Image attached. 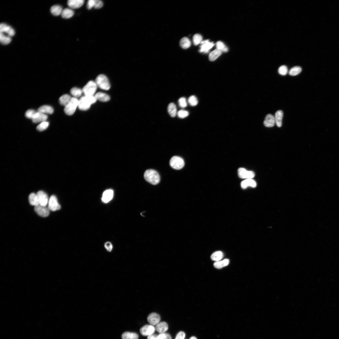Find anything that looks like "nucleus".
<instances>
[{"label": "nucleus", "instance_id": "ea45409f", "mask_svg": "<svg viewBox=\"0 0 339 339\" xmlns=\"http://www.w3.org/2000/svg\"><path fill=\"white\" fill-rule=\"evenodd\" d=\"M177 114L179 118L181 119H184L188 116L189 113L187 111L181 110L177 112Z\"/></svg>", "mask_w": 339, "mask_h": 339}, {"label": "nucleus", "instance_id": "8fccbe9b", "mask_svg": "<svg viewBox=\"0 0 339 339\" xmlns=\"http://www.w3.org/2000/svg\"><path fill=\"white\" fill-rule=\"evenodd\" d=\"M185 337V333L183 331H180L177 334L175 339H184Z\"/></svg>", "mask_w": 339, "mask_h": 339}, {"label": "nucleus", "instance_id": "dca6fc26", "mask_svg": "<svg viewBox=\"0 0 339 339\" xmlns=\"http://www.w3.org/2000/svg\"><path fill=\"white\" fill-rule=\"evenodd\" d=\"M47 118V116L45 114L38 111L32 120L34 123H37L46 121Z\"/></svg>", "mask_w": 339, "mask_h": 339}, {"label": "nucleus", "instance_id": "a878e982", "mask_svg": "<svg viewBox=\"0 0 339 339\" xmlns=\"http://www.w3.org/2000/svg\"><path fill=\"white\" fill-rule=\"evenodd\" d=\"M283 116V113L281 110H278L276 113L275 118L276 123L278 127L282 125V120Z\"/></svg>", "mask_w": 339, "mask_h": 339}, {"label": "nucleus", "instance_id": "473e14b6", "mask_svg": "<svg viewBox=\"0 0 339 339\" xmlns=\"http://www.w3.org/2000/svg\"><path fill=\"white\" fill-rule=\"evenodd\" d=\"M71 94L74 96V98H78L82 95L83 90L77 87L72 88L70 91Z\"/></svg>", "mask_w": 339, "mask_h": 339}, {"label": "nucleus", "instance_id": "a211bd4d", "mask_svg": "<svg viewBox=\"0 0 339 339\" xmlns=\"http://www.w3.org/2000/svg\"><path fill=\"white\" fill-rule=\"evenodd\" d=\"M114 196V191L111 189L105 191L103 193L102 200L105 203H107L110 201Z\"/></svg>", "mask_w": 339, "mask_h": 339}, {"label": "nucleus", "instance_id": "603ef678", "mask_svg": "<svg viewBox=\"0 0 339 339\" xmlns=\"http://www.w3.org/2000/svg\"><path fill=\"white\" fill-rule=\"evenodd\" d=\"M189 339H197L196 337L194 336H193L191 337Z\"/></svg>", "mask_w": 339, "mask_h": 339}, {"label": "nucleus", "instance_id": "cd10ccee", "mask_svg": "<svg viewBox=\"0 0 339 339\" xmlns=\"http://www.w3.org/2000/svg\"><path fill=\"white\" fill-rule=\"evenodd\" d=\"M168 111L169 114L172 118L175 117L177 114V108L175 104L173 103H171L169 105L168 107Z\"/></svg>", "mask_w": 339, "mask_h": 339}, {"label": "nucleus", "instance_id": "7c9ffc66", "mask_svg": "<svg viewBox=\"0 0 339 339\" xmlns=\"http://www.w3.org/2000/svg\"><path fill=\"white\" fill-rule=\"evenodd\" d=\"M63 10L62 7L59 5H54L52 6L50 9L51 13L56 16L61 14Z\"/></svg>", "mask_w": 339, "mask_h": 339}, {"label": "nucleus", "instance_id": "6e6552de", "mask_svg": "<svg viewBox=\"0 0 339 339\" xmlns=\"http://www.w3.org/2000/svg\"><path fill=\"white\" fill-rule=\"evenodd\" d=\"M34 211L39 216L43 217H46L49 216L50 211L48 207L40 204L35 207Z\"/></svg>", "mask_w": 339, "mask_h": 339}, {"label": "nucleus", "instance_id": "2f4dec72", "mask_svg": "<svg viewBox=\"0 0 339 339\" xmlns=\"http://www.w3.org/2000/svg\"><path fill=\"white\" fill-rule=\"evenodd\" d=\"M229 263V260L227 259L221 261H217L214 264V265L216 268L220 269L228 266Z\"/></svg>", "mask_w": 339, "mask_h": 339}, {"label": "nucleus", "instance_id": "423d86ee", "mask_svg": "<svg viewBox=\"0 0 339 339\" xmlns=\"http://www.w3.org/2000/svg\"><path fill=\"white\" fill-rule=\"evenodd\" d=\"M97 87L95 82L90 81L83 88V92L85 95H93L96 91Z\"/></svg>", "mask_w": 339, "mask_h": 339}, {"label": "nucleus", "instance_id": "de8ad7c7", "mask_svg": "<svg viewBox=\"0 0 339 339\" xmlns=\"http://www.w3.org/2000/svg\"><path fill=\"white\" fill-rule=\"evenodd\" d=\"M95 0H89L87 2V7L89 10L91 9L94 7Z\"/></svg>", "mask_w": 339, "mask_h": 339}, {"label": "nucleus", "instance_id": "5701e85b", "mask_svg": "<svg viewBox=\"0 0 339 339\" xmlns=\"http://www.w3.org/2000/svg\"><path fill=\"white\" fill-rule=\"evenodd\" d=\"M38 111L45 114H46L51 115L53 114L54 110L53 107L50 106L44 105L39 107Z\"/></svg>", "mask_w": 339, "mask_h": 339}, {"label": "nucleus", "instance_id": "f257e3e1", "mask_svg": "<svg viewBox=\"0 0 339 339\" xmlns=\"http://www.w3.org/2000/svg\"><path fill=\"white\" fill-rule=\"evenodd\" d=\"M97 100L95 96L93 95L82 96L79 100L78 107L81 110H87L90 108L91 105L95 103Z\"/></svg>", "mask_w": 339, "mask_h": 339}, {"label": "nucleus", "instance_id": "bb28decb", "mask_svg": "<svg viewBox=\"0 0 339 339\" xmlns=\"http://www.w3.org/2000/svg\"><path fill=\"white\" fill-rule=\"evenodd\" d=\"M122 339H138L139 335L135 333L126 332L122 335Z\"/></svg>", "mask_w": 339, "mask_h": 339}, {"label": "nucleus", "instance_id": "a18cd8bd", "mask_svg": "<svg viewBox=\"0 0 339 339\" xmlns=\"http://www.w3.org/2000/svg\"><path fill=\"white\" fill-rule=\"evenodd\" d=\"M216 44V49L220 50L221 52L226 47L224 44L220 41L217 42Z\"/></svg>", "mask_w": 339, "mask_h": 339}, {"label": "nucleus", "instance_id": "c9c22d12", "mask_svg": "<svg viewBox=\"0 0 339 339\" xmlns=\"http://www.w3.org/2000/svg\"><path fill=\"white\" fill-rule=\"evenodd\" d=\"M301 68L299 67H295L292 68L289 71V74L292 76H296L299 74L301 71Z\"/></svg>", "mask_w": 339, "mask_h": 339}, {"label": "nucleus", "instance_id": "72a5a7b5", "mask_svg": "<svg viewBox=\"0 0 339 339\" xmlns=\"http://www.w3.org/2000/svg\"><path fill=\"white\" fill-rule=\"evenodd\" d=\"M11 41L10 37L6 36L3 33H0V41L4 45H7L10 43Z\"/></svg>", "mask_w": 339, "mask_h": 339}, {"label": "nucleus", "instance_id": "e433bc0d", "mask_svg": "<svg viewBox=\"0 0 339 339\" xmlns=\"http://www.w3.org/2000/svg\"><path fill=\"white\" fill-rule=\"evenodd\" d=\"M49 125V123L46 121L41 123L37 127V130L42 131L45 130Z\"/></svg>", "mask_w": 339, "mask_h": 339}, {"label": "nucleus", "instance_id": "f8f14e48", "mask_svg": "<svg viewBox=\"0 0 339 339\" xmlns=\"http://www.w3.org/2000/svg\"><path fill=\"white\" fill-rule=\"evenodd\" d=\"M0 33H6L10 37H13L15 34V31L12 27L4 23H1L0 25Z\"/></svg>", "mask_w": 339, "mask_h": 339}, {"label": "nucleus", "instance_id": "49530a36", "mask_svg": "<svg viewBox=\"0 0 339 339\" xmlns=\"http://www.w3.org/2000/svg\"><path fill=\"white\" fill-rule=\"evenodd\" d=\"M103 6V2L100 0H95V4L94 8L95 9H99Z\"/></svg>", "mask_w": 339, "mask_h": 339}, {"label": "nucleus", "instance_id": "79ce46f5", "mask_svg": "<svg viewBox=\"0 0 339 339\" xmlns=\"http://www.w3.org/2000/svg\"><path fill=\"white\" fill-rule=\"evenodd\" d=\"M288 72V70L287 67L285 66H281L279 69L278 72L281 75H286Z\"/></svg>", "mask_w": 339, "mask_h": 339}, {"label": "nucleus", "instance_id": "7ed1b4c3", "mask_svg": "<svg viewBox=\"0 0 339 339\" xmlns=\"http://www.w3.org/2000/svg\"><path fill=\"white\" fill-rule=\"evenodd\" d=\"M95 83L100 88L108 90L110 88V85L107 77L104 75L101 74L96 77Z\"/></svg>", "mask_w": 339, "mask_h": 339}, {"label": "nucleus", "instance_id": "58836bf2", "mask_svg": "<svg viewBox=\"0 0 339 339\" xmlns=\"http://www.w3.org/2000/svg\"><path fill=\"white\" fill-rule=\"evenodd\" d=\"M188 102L191 106H195L198 104V101L196 97L193 95L190 96L189 98Z\"/></svg>", "mask_w": 339, "mask_h": 339}, {"label": "nucleus", "instance_id": "f704fd0d", "mask_svg": "<svg viewBox=\"0 0 339 339\" xmlns=\"http://www.w3.org/2000/svg\"><path fill=\"white\" fill-rule=\"evenodd\" d=\"M223 256V253L221 252L217 251L212 254L211 258L212 260L217 262L221 260Z\"/></svg>", "mask_w": 339, "mask_h": 339}, {"label": "nucleus", "instance_id": "9d476101", "mask_svg": "<svg viewBox=\"0 0 339 339\" xmlns=\"http://www.w3.org/2000/svg\"><path fill=\"white\" fill-rule=\"evenodd\" d=\"M200 43L201 45L199 52L205 53H208L215 45L213 42H210L209 40L202 41Z\"/></svg>", "mask_w": 339, "mask_h": 339}, {"label": "nucleus", "instance_id": "b1692460", "mask_svg": "<svg viewBox=\"0 0 339 339\" xmlns=\"http://www.w3.org/2000/svg\"><path fill=\"white\" fill-rule=\"evenodd\" d=\"M95 96L97 100L102 102H107L110 99V97L108 95L101 92L97 93Z\"/></svg>", "mask_w": 339, "mask_h": 339}, {"label": "nucleus", "instance_id": "aec40b11", "mask_svg": "<svg viewBox=\"0 0 339 339\" xmlns=\"http://www.w3.org/2000/svg\"><path fill=\"white\" fill-rule=\"evenodd\" d=\"M29 202L31 205L37 206L39 204V199L37 194L32 193L29 196Z\"/></svg>", "mask_w": 339, "mask_h": 339}, {"label": "nucleus", "instance_id": "39448f33", "mask_svg": "<svg viewBox=\"0 0 339 339\" xmlns=\"http://www.w3.org/2000/svg\"><path fill=\"white\" fill-rule=\"evenodd\" d=\"M170 164L174 169L179 170L182 169L185 165L184 160L181 157L178 156H174L170 161Z\"/></svg>", "mask_w": 339, "mask_h": 339}, {"label": "nucleus", "instance_id": "ddd939ff", "mask_svg": "<svg viewBox=\"0 0 339 339\" xmlns=\"http://www.w3.org/2000/svg\"><path fill=\"white\" fill-rule=\"evenodd\" d=\"M37 194L38 197L39 204L46 206L49 200L46 193L43 191H40Z\"/></svg>", "mask_w": 339, "mask_h": 339}, {"label": "nucleus", "instance_id": "f3484780", "mask_svg": "<svg viewBox=\"0 0 339 339\" xmlns=\"http://www.w3.org/2000/svg\"><path fill=\"white\" fill-rule=\"evenodd\" d=\"M155 328V331L159 334L166 333L168 329V324L165 322H160Z\"/></svg>", "mask_w": 339, "mask_h": 339}, {"label": "nucleus", "instance_id": "c85d7f7f", "mask_svg": "<svg viewBox=\"0 0 339 339\" xmlns=\"http://www.w3.org/2000/svg\"><path fill=\"white\" fill-rule=\"evenodd\" d=\"M222 52L220 50L216 49L209 54V59L211 61L216 60L222 54Z\"/></svg>", "mask_w": 339, "mask_h": 339}, {"label": "nucleus", "instance_id": "4be33fe9", "mask_svg": "<svg viewBox=\"0 0 339 339\" xmlns=\"http://www.w3.org/2000/svg\"><path fill=\"white\" fill-rule=\"evenodd\" d=\"M71 99L72 98L69 95L65 94L60 97L59 102L61 105L65 107L70 103Z\"/></svg>", "mask_w": 339, "mask_h": 339}, {"label": "nucleus", "instance_id": "c756f323", "mask_svg": "<svg viewBox=\"0 0 339 339\" xmlns=\"http://www.w3.org/2000/svg\"><path fill=\"white\" fill-rule=\"evenodd\" d=\"M180 45L183 49H187L190 46L191 42L188 38L184 37L180 40Z\"/></svg>", "mask_w": 339, "mask_h": 339}, {"label": "nucleus", "instance_id": "4c0bfd02", "mask_svg": "<svg viewBox=\"0 0 339 339\" xmlns=\"http://www.w3.org/2000/svg\"><path fill=\"white\" fill-rule=\"evenodd\" d=\"M202 37L199 34H196L193 37V41L194 44L196 46L198 45L202 42Z\"/></svg>", "mask_w": 339, "mask_h": 339}, {"label": "nucleus", "instance_id": "3c124183", "mask_svg": "<svg viewBox=\"0 0 339 339\" xmlns=\"http://www.w3.org/2000/svg\"><path fill=\"white\" fill-rule=\"evenodd\" d=\"M158 335L153 333L147 337V339H158Z\"/></svg>", "mask_w": 339, "mask_h": 339}, {"label": "nucleus", "instance_id": "c03bdc74", "mask_svg": "<svg viewBox=\"0 0 339 339\" xmlns=\"http://www.w3.org/2000/svg\"><path fill=\"white\" fill-rule=\"evenodd\" d=\"M158 339H172V338L170 334L164 333L158 335Z\"/></svg>", "mask_w": 339, "mask_h": 339}, {"label": "nucleus", "instance_id": "37998d69", "mask_svg": "<svg viewBox=\"0 0 339 339\" xmlns=\"http://www.w3.org/2000/svg\"><path fill=\"white\" fill-rule=\"evenodd\" d=\"M179 103L180 106L182 108H184L187 106L186 100L185 98L182 97L180 98L179 99Z\"/></svg>", "mask_w": 339, "mask_h": 339}, {"label": "nucleus", "instance_id": "a19ab883", "mask_svg": "<svg viewBox=\"0 0 339 339\" xmlns=\"http://www.w3.org/2000/svg\"><path fill=\"white\" fill-rule=\"evenodd\" d=\"M37 112L34 110L30 109L28 110L25 113V116L27 118L32 119Z\"/></svg>", "mask_w": 339, "mask_h": 339}, {"label": "nucleus", "instance_id": "6ab92c4d", "mask_svg": "<svg viewBox=\"0 0 339 339\" xmlns=\"http://www.w3.org/2000/svg\"><path fill=\"white\" fill-rule=\"evenodd\" d=\"M276 123L275 118L271 114L267 115L264 122V124L267 127H272Z\"/></svg>", "mask_w": 339, "mask_h": 339}, {"label": "nucleus", "instance_id": "0eeeda50", "mask_svg": "<svg viewBox=\"0 0 339 339\" xmlns=\"http://www.w3.org/2000/svg\"><path fill=\"white\" fill-rule=\"evenodd\" d=\"M48 207L50 211L53 212L58 211L60 209L61 206L58 203L57 198L55 196H52L49 199Z\"/></svg>", "mask_w": 339, "mask_h": 339}, {"label": "nucleus", "instance_id": "09e8293b", "mask_svg": "<svg viewBox=\"0 0 339 339\" xmlns=\"http://www.w3.org/2000/svg\"><path fill=\"white\" fill-rule=\"evenodd\" d=\"M104 247L109 252H111L113 248V246L110 242H107L105 244Z\"/></svg>", "mask_w": 339, "mask_h": 339}, {"label": "nucleus", "instance_id": "412c9836", "mask_svg": "<svg viewBox=\"0 0 339 339\" xmlns=\"http://www.w3.org/2000/svg\"><path fill=\"white\" fill-rule=\"evenodd\" d=\"M256 186V182L252 179H246L242 182L241 183V187L243 189H245L248 186L255 188Z\"/></svg>", "mask_w": 339, "mask_h": 339}, {"label": "nucleus", "instance_id": "20e7f679", "mask_svg": "<svg viewBox=\"0 0 339 339\" xmlns=\"http://www.w3.org/2000/svg\"><path fill=\"white\" fill-rule=\"evenodd\" d=\"M79 100L76 98H72L70 103L64 109V111L67 115L71 116L74 114L78 107Z\"/></svg>", "mask_w": 339, "mask_h": 339}, {"label": "nucleus", "instance_id": "9b49d317", "mask_svg": "<svg viewBox=\"0 0 339 339\" xmlns=\"http://www.w3.org/2000/svg\"><path fill=\"white\" fill-rule=\"evenodd\" d=\"M155 328L152 325H146L142 327L140 330L141 334L143 336H149L154 333Z\"/></svg>", "mask_w": 339, "mask_h": 339}, {"label": "nucleus", "instance_id": "4468645a", "mask_svg": "<svg viewBox=\"0 0 339 339\" xmlns=\"http://www.w3.org/2000/svg\"><path fill=\"white\" fill-rule=\"evenodd\" d=\"M160 317L159 315L156 313L150 314L147 317V321L152 325H156L160 322Z\"/></svg>", "mask_w": 339, "mask_h": 339}, {"label": "nucleus", "instance_id": "393cba45", "mask_svg": "<svg viewBox=\"0 0 339 339\" xmlns=\"http://www.w3.org/2000/svg\"><path fill=\"white\" fill-rule=\"evenodd\" d=\"M74 14V11L72 9L66 8L63 10L61 15L63 18L68 19L71 18Z\"/></svg>", "mask_w": 339, "mask_h": 339}, {"label": "nucleus", "instance_id": "1a4fd4ad", "mask_svg": "<svg viewBox=\"0 0 339 339\" xmlns=\"http://www.w3.org/2000/svg\"><path fill=\"white\" fill-rule=\"evenodd\" d=\"M238 173L240 178L243 179H252L255 176L253 172L248 171L243 168H239L238 170Z\"/></svg>", "mask_w": 339, "mask_h": 339}, {"label": "nucleus", "instance_id": "2eb2a0df", "mask_svg": "<svg viewBox=\"0 0 339 339\" xmlns=\"http://www.w3.org/2000/svg\"><path fill=\"white\" fill-rule=\"evenodd\" d=\"M84 2V0H69L67 4L71 9H76L81 7Z\"/></svg>", "mask_w": 339, "mask_h": 339}, {"label": "nucleus", "instance_id": "f03ea898", "mask_svg": "<svg viewBox=\"0 0 339 339\" xmlns=\"http://www.w3.org/2000/svg\"><path fill=\"white\" fill-rule=\"evenodd\" d=\"M144 177L145 180L153 185L158 184L160 181L159 174L157 171L153 169L146 171L144 172Z\"/></svg>", "mask_w": 339, "mask_h": 339}]
</instances>
